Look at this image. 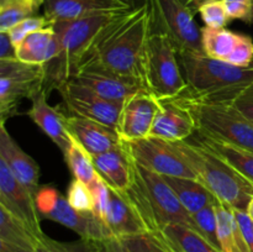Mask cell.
Wrapping results in <instances>:
<instances>
[{
    "mask_svg": "<svg viewBox=\"0 0 253 252\" xmlns=\"http://www.w3.org/2000/svg\"><path fill=\"white\" fill-rule=\"evenodd\" d=\"M132 10L127 0H44V16L51 21H69L89 15Z\"/></svg>",
    "mask_w": 253,
    "mask_h": 252,
    "instance_id": "cell-18",
    "label": "cell"
},
{
    "mask_svg": "<svg viewBox=\"0 0 253 252\" xmlns=\"http://www.w3.org/2000/svg\"><path fill=\"white\" fill-rule=\"evenodd\" d=\"M148 6L152 32L166 35L178 54L203 52L202 29L194 20L195 12L183 0H148Z\"/></svg>",
    "mask_w": 253,
    "mask_h": 252,
    "instance_id": "cell-8",
    "label": "cell"
},
{
    "mask_svg": "<svg viewBox=\"0 0 253 252\" xmlns=\"http://www.w3.org/2000/svg\"><path fill=\"white\" fill-rule=\"evenodd\" d=\"M250 68H253V59H252V62H251V64H250Z\"/></svg>",
    "mask_w": 253,
    "mask_h": 252,
    "instance_id": "cell-50",
    "label": "cell"
},
{
    "mask_svg": "<svg viewBox=\"0 0 253 252\" xmlns=\"http://www.w3.org/2000/svg\"><path fill=\"white\" fill-rule=\"evenodd\" d=\"M131 157L146 169L163 177H182L197 179L194 170L175 152L167 141L146 137L136 141H121Z\"/></svg>",
    "mask_w": 253,
    "mask_h": 252,
    "instance_id": "cell-11",
    "label": "cell"
},
{
    "mask_svg": "<svg viewBox=\"0 0 253 252\" xmlns=\"http://www.w3.org/2000/svg\"><path fill=\"white\" fill-rule=\"evenodd\" d=\"M128 2H130L131 7L132 9H138V7L143 6V5H146L148 2V0H127Z\"/></svg>",
    "mask_w": 253,
    "mask_h": 252,
    "instance_id": "cell-48",
    "label": "cell"
},
{
    "mask_svg": "<svg viewBox=\"0 0 253 252\" xmlns=\"http://www.w3.org/2000/svg\"><path fill=\"white\" fill-rule=\"evenodd\" d=\"M63 103L72 115L90 119L98 123L116 127L123 104L104 99L79 84L68 83L58 89Z\"/></svg>",
    "mask_w": 253,
    "mask_h": 252,
    "instance_id": "cell-13",
    "label": "cell"
},
{
    "mask_svg": "<svg viewBox=\"0 0 253 252\" xmlns=\"http://www.w3.org/2000/svg\"><path fill=\"white\" fill-rule=\"evenodd\" d=\"M120 240H123L132 252H169L158 234H142Z\"/></svg>",
    "mask_w": 253,
    "mask_h": 252,
    "instance_id": "cell-37",
    "label": "cell"
},
{
    "mask_svg": "<svg viewBox=\"0 0 253 252\" xmlns=\"http://www.w3.org/2000/svg\"><path fill=\"white\" fill-rule=\"evenodd\" d=\"M161 104V100L147 89L128 96L123 103L115 127L121 141L148 137Z\"/></svg>",
    "mask_w": 253,
    "mask_h": 252,
    "instance_id": "cell-12",
    "label": "cell"
},
{
    "mask_svg": "<svg viewBox=\"0 0 253 252\" xmlns=\"http://www.w3.org/2000/svg\"><path fill=\"white\" fill-rule=\"evenodd\" d=\"M43 64H32L20 59H0V123L17 114L20 103L43 89Z\"/></svg>",
    "mask_w": 253,
    "mask_h": 252,
    "instance_id": "cell-9",
    "label": "cell"
},
{
    "mask_svg": "<svg viewBox=\"0 0 253 252\" xmlns=\"http://www.w3.org/2000/svg\"><path fill=\"white\" fill-rule=\"evenodd\" d=\"M216 205L217 203L208 205V207H205L200 211L195 212L193 215V219H194L195 224H197L200 235L204 236L205 240L210 245H212L215 249L221 252V245H220L219 235H217Z\"/></svg>",
    "mask_w": 253,
    "mask_h": 252,
    "instance_id": "cell-32",
    "label": "cell"
},
{
    "mask_svg": "<svg viewBox=\"0 0 253 252\" xmlns=\"http://www.w3.org/2000/svg\"><path fill=\"white\" fill-rule=\"evenodd\" d=\"M0 252H35V250L25 249V247L15 246V245L7 244V242L0 241Z\"/></svg>",
    "mask_w": 253,
    "mask_h": 252,
    "instance_id": "cell-45",
    "label": "cell"
},
{
    "mask_svg": "<svg viewBox=\"0 0 253 252\" xmlns=\"http://www.w3.org/2000/svg\"><path fill=\"white\" fill-rule=\"evenodd\" d=\"M67 200L78 211L89 212L94 210V197L90 187L82 180L76 179L69 184L67 189Z\"/></svg>",
    "mask_w": 253,
    "mask_h": 252,
    "instance_id": "cell-34",
    "label": "cell"
},
{
    "mask_svg": "<svg viewBox=\"0 0 253 252\" xmlns=\"http://www.w3.org/2000/svg\"><path fill=\"white\" fill-rule=\"evenodd\" d=\"M198 12L208 27L222 29L230 22L222 0H205L198 7Z\"/></svg>",
    "mask_w": 253,
    "mask_h": 252,
    "instance_id": "cell-35",
    "label": "cell"
},
{
    "mask_svg": "<svg viewBox=\"0 0 253 252\" xmlns=\"http://www.w3.org/2000/svg\"><path fill=\"white\" fill-rule=\"evenodd\" d=\"M89 187L94 197L93 212L106 225V215H108L109 202H110V188L100 177L96 178Z\"/></svg>",
    "mask_w": 253,
    "mask_h": 252,
    "instance_id": "cell-38",
    "label": "cell"
},
{
    "mask_svg": "<svg viewBox=\"0 0 253 252\" xmlns=\"http://www.w3.org/2000/svg\"><path fill=\"white\" fill-rule=\"evenodd\" d=\"M240 36L241 32H234L226 27L212 29L204 26L202 29L203 52L210 58L227 62L239 42Z\"/></svg>",
    "mask_w": 253,
    "mask_h": 252,
    "instance_id": "cell-26",
    "label": "cell"
},
{
    "mask_svg": "<svg viewBox=\"0 0 253 252\" xmlns=\"http://www.w3.org/2000/svg\"><path fill=\"white\" fill-rule=\"evenodd\" d=\"M125 12L127 11L100 12L82 19L54 22L56 54L43 64L46 71L43 90L48 94L68 83L104 31Z\"/></svg>",
    "mask_w": 253,
    "mask_h": 252,
    "instance_id": "cell-2",
    "label": "cell"
},
{
    "mask_svg": "<svg viewBox=\"0 0 253 252\" xmlns=\"http://www.w3.org/2000/svg\"><path fill=\"white\" fill-rule=\"evenodd\" d=\"M216 216L221 252H234V211L226 205L217 203Z\"/></svg>",
    "mask_w": 253,
    "mask_h": 252,
    "instance_id": "cell-33",
    "label": "cell"
},
{
    "mask_svg": "<svg viewBox=\"0 0 253 252\" xmlns=\"http://www.w3.org/2000/svg\"><path fill=\"white\" fill-rule=\"evenodd\" d=\"M44 0H0V31H9L27 17L36 16Z\"/></svg>",
    "mask_w": 253,
    "mask_h": 252,
    "instance_id": "cell-30",
    "label": "cell"
},
{
    "mask_svg": "<svg viewBox=\"0 0 253 252\" xmlns=\"http://www.w3.org/2000/svg\"><path fill=\"white\" fill-rule=\"evenodd\" d=\"M202 145L211 150L220 157L224 158L227 163L232 166L239 173H241L245 178L253 183V152L246 148L239 146L230 145L224 141L215 140V138L199 136L198 137Z\"/></svg>",
    "mask_w": 253,
    "mask_h": 252,
    "instance_id": "cell-25",
    "label": "cell"
},
{
    "mask_svg": "<svg viewBox=\"0 0 253 252\" xmlns=\"http://www.w3.org/2000/svg\"><path fill=\"white\" fill-rule=\"evenodd\" d=\"M69 82L90 89L95 94L110 101L123 104L137 91L146 89L145 83L137 79L119 76L101 68H82Z\"/></svg>",
    "mask_w": 253,
    "mask_h": 252,
    "instance_id": "cell-15",
    "label": "cell"
},
{
    "mask_svg": "<svg viewBox=\"0 0 253 252\" xmlns=\"http://www.w3.org/2000/svg\"><path fill=\"white\" fill-rule=\"evenodd\" d=\"M35 200L41 217L68 227L77 232L81 239L106 241L113 237L108 226L93 211L83 212L76 210L69 204L67 197L54 188L42 187Z\"/></svg>",
    "mask_w": 253,
    "mask_h": 252,
    "instance_id": "cell-10",
    "label": "cell"
},
{
    "mask_svg": "<svg viewBox=\"0 0 253 252\" xmlns=\"http://www.w3.org/2000/svg\"><path fill=\"white\" fill-rule=\"evenodd\" d=\"M54 22L51 21L49 19H47L46 16H32L27 17V19L22 20L19 24H16L15 26H12L9 31H6L9 34L10 39H11L12 43L15 44V47H17L20 44V42L25 39L26 36H29L30 34L35 31H39V30L46 29V27L53 26Z\"/></svg>",
    "mask_w": 253,
    "mask_h": 252,
    "instance_id": "cell-36",
    "label": "cell"
},
{
    "mask_svg": "<svg viewBox=\"0 0 253 252\" xmlns=\"http://www.w3.org/2000/svg\"><path fill=\"white\" fill-rule=\"evenodd\" d=\"M151 34L152 20L147 2L138 9L125 12L111 24L78 72L88 67L101 68L145 83L146 52Z\"/></svg>",
    "mask_w": 253,
    "mask_h": 252,
    "instance_id": "cell-1",
    "label": "cell"
},
{
    "mask_svg": "<svg viewBox=\"0 0 253 252\" xmlns=\"http://www.w3.org/2000/svg\"><path fill=\"white\" fill-rule=\"evenodd\" d=\"M16 47L6 31H0V59H15Z\"/></svg>",
    "mask_w": 253,
    "mask_h": 252,
    "instance_id": "cell-43",
    "label": "cell"
},
{
    "mask_svg": "<svg viewBox=\"0 0 253 252\" xmlns=\"http://www.w3.org/2000/svg\"><path fill=\"white\" fill-rule=\"evenodd\" d=\"M232 105L253 123V83L235 99Z\"/></svg>",
    "mask_w": 253,
    "mask_h": 252,
    "instance_id": "cell-41",
    "label": "cell"
},
{
    "mask_svg": "<svg viewBox=\"0 0 253 252\" xmlns=\"http://www.w3.org/2000/svg\"><path fill=\"white\" fill-rule=\"evenodd\" d=\"M157 234L160 235L161 237H162V239H163V241H165V244H166V246H167V247H168V250H169V252H182V251H180L179 249H178V247H175L174 245H173L172 242L169 241V240H167V239H166V237L163 236V235L161 234V232H157Z\"/></svg>",
    "mask_w": 253,
    "mask_h": 252,
    "instance_id": "cell-47",
    "label": "cell"
},
{
    "mask_svg": "<svg viewBox=\"0 0 253 252\" xmlns=\"http://www.w3.org/2000/svg\"><path fill=\"white\" fill-rule=\"evenodd\" d=\"M232 211H234L235 217H236L242 231H244L245 237H246L247 242L250 245V250H251V252H253V221L250 219L249 214L244 211V210L232 209Z\"/></svg>",
    "mask_w": 253,
    "mask_h": 252,
    "instance_id": "cell-42",
    "label": "cell"
},
{
    "mask_svg": "<svg viewBox=\"0 0 253 252\" xmlns=\"http://www.w3.org/2000/svg\"><path fill=\"white\" fill-rule=\"evenodd\" d=\"M63 157L72 175L76 179H79L85 184L90 185L99 177L95 167H94L91 155L73 136H72L68 148L63 153Z\"/></svg>",
    "mask_w": 253,
    "mask_h": 252,
    "instance_id": "cell-29",
    "label": "cell"
},
{
    "mask_svg": "<svg viewBox=\"0 0 253 252\" xmlns=\"http://www.w3.org/2000/svg\"><path fill=\"white\" fill-rule=\"evenodd\" d=\"M48 94L42 89L31 99V109L27 115L31 120L56 143L57 147L64 153L71 143L72 133L67 127V116L53 108L47 101Z\"/></svg>",
    "mask_w": 253,
    "mask_h": 252,
    "instance_id": "cell-20",
    "label": "cell"
},
{
    "mask_svg": "<svg viewBox=\"0 0 253 252\" xmlns=\"http://www.w3.org/2000/svg\"><path fill=\"white\" fill-rule=\"evenodd\" d=\"M0 207L24 222L37 237L44 236L35 197L14 177L2 161H0Z\"/></svg>",
    "mask_w": 253,
    "mask_h": 252,
    "instance_id": "cell-14",
    "label": "cell"
},
{
    "mask_svg": "<svg viewBox=\"0 0 253 252\" xmlns=\"http://www.w3.org/2000/svg\"><path fill=\"white\" fill-rule=\"evenodd\" d=\"M182 252H220L195 230L182 224L167 225L160 231Z\"/></svg>",
    "mask_w": 253,
    "mask_h": 252,
    "instance_id": "cell-28",
    "label": "cell"
},
{
    "mask_svg": "<svg viewBox=\"0 0 253 252\" xmlns=\"http://www.w3.org/2000/svg\"><path fill=\"white\" fill-rule=\"evenodd\" d=\"M104 244H105V252H132L123 240L116 237L106 240Z\"/></svg>",
    "mask_w": 253,
    "mask_h": 252,
    "instance_id": "cell-44",
    "label": "cell"
},
{
    "mask_svg": "<svg viewBox=\"0 0 253 252\" xmlns=\"http://www.w3.org/2000/svg\"><path fill=\"white\" fill-rule=\"evenodd\" d=\"M203 1H205V0H183V2L187 4L194 12L198 11V7H199V5L202 4Z\"/></svg>",
    "mask_w": 253,
    "mask_h": 252,
    "instance_id": "cell-46",
    "label": "cell"
},
{
    "mask_svg": "<svg viewBox=\"0 0 253 252\" xmlns=\"http://www.w3.org/2000/svg\"><path fill=\"white\" fill-rule=\"evenodd\" d=\"M105 241L79 239L72 242H61L47 235L37 242L35 252H105Z\"/></svg>",
    "mask_w": 253,
    "mask_h": 252,
    "instance_id": "cell-31",
    "label": "cell"
},
{
    "mask_svg": "<svg viewBox=\"0 0 253 252\" xmlns=\"http://www.w3.org/2000/svg\"><path fill=\"white\" fill-rule=\"evenodd\" d=\"M56 54L53 26L39 30L25 37L16 47L17 59L26 63L46 64Z\"/></svg>",
    "mask_w": 253,
    "mask_h": 252,
    "instance_id": "cell-23",
    "label": "cell"
},
{
    "mask_svg": "<svg viewBox=\"0 0 253 252\" xmlns=\"http://www.w3.org/2000/svg\"><path fill=\"white\" fill-rule=\"evenodd\" d=\"M67 127L72 136L91 156L108 152L121 143V138L115 127L90 119L76 115L67 116Z\"/></svg>",
    "mask_w": 253,
    "mask_h": 252,
    "instance_id": "cell-19",
    "label": "cell"
},
{
    "mask_svg": "<svg viewBox=\"0 0 253 252\" xmlns=\"http://www.w3.org/2000/svg\"><path fill=\"white\" fill-rule=\"evenodd\" d=\"M99 177L114 190L126 192L131 184L130 156L123 142L101 155L91 156Z\"/></svg>",
    "mask_w": 253,
    "mask_h": 252,
    "instance_id": "cell-22",
    "label": "cell"
},
{
    "mask_svg": "<svg viewBox=\"0 0 253 252\" xmlns=\"http://www.w3.org/2000/svg\"><path fill=\"white\" fill-rule=\"evenodd\" d=\"M40 237H37L26 225L7 211L4 207H0V241L35 250Z\"/></svg>",
    "mask_w": 253,
    "mask_h": 252,
    "instance_id": "cell-27",
    "label": "cell"
},
{
    "mask_svg": "<svg viewBox=\"0 0 253 252\" xmlns=\"http://www.w3.org/2000/svg\"><path fill=\"white\" fill-rule=\"evenodd\" d=\"M130 166L131 184L123 193L140 216L147 234H157L170 224L185 225L199 232L193 215L183 207L163 175L143 168L131 156Z\"/></svg>",
    "mask_w": 253,
    "mask_h": 252,
    "instance_id": "cell-3",
    "label": "cell"
},
{
    "mask_svg": "<svg viewBox=\"0 0 253 252\" xmlns=\"http://www.w3.org/2000/svg\"><path fill=\"white\" fill-rule=\"evenodd\" d=\"M178 51L166 35L152 32L145 61V85L158 100H174L188 90Z\"/></svg>",
    "mask_w": 253,
    "mask_h": 252,
    "instance_id": "cell-7",
    "label": "cell"
},
{
    "mask_svg": "<svg viewBox=\"0 0 253 252\" xmlns=\"http://www.w3.org/2000/svg\"><path fill=\"white\" fill-rule=\"evenodd\" d=\"M253 59V40L249 35L241 34L234 52L227 59V63L247 68Z\"/></svg>",
    "mask_w": 253,
    "mask_h": 252,
    "instance_id": "cell-39",
    "label": "cell"
},
{
    "mask_svg": "<svg viewBox=\"0 0 253 252\" xmlns=\"http://www.w3.org/2000/svg\"><path fill=\"white\" fill-rule=\"evenodd\" d=\"M106 226L110 230L113 237L116 239H126L147 234L145 225L142 224L127 197L123 192H118L111 188Z\"/></svg>",
    "mask_w": 253,
    "mask_h": 252,
    "instance_id": "cell-21",
    "label": "cell"
},
{
    "mask_svg": "<svg viewBox=\"0 0 253 252\" xmlns=\"http://www.w3.org/2000/svg\"><path fill=\"white\" fill-rule=\"evenodd\" d=\"M183 207L192 215L210 204L219 203L215 195L198 179L182 177H165Z\"/></svg>",
    "mask_w": 253,
    "mask_h": 252,
    "instance_id": "cell-24",
    "label": "cell"
},
{
    "mask_svg": "<svg viewBox=\"0 0 253 252\" xmlns=\"http://www.w3.org/2000/svg\"><path fill=\"white\" fill-rule=\"evenodd\" d=\"M0 161L6 165L14 177L36 197L40 187L41 170L36 161L27 155L11 137L4 123H0Z\"/></svg>",
    "mask_w": 253,
    "mask_h": 252,
    "instance_id": "cell-16",
    "label": "cell"
},
{
    "mask_svg": "<svg viewBox=\"0 0 253 252\" xmlns=\"http://www.w3.org/2000/svg\"><path fill=\"white\" fill-rule=\"evenodd\" d=\"M230 20L253 24V0H222Z\"/></svg>",
    "mask_w": 253,
    "mask_h": 252,
    "instance_id": "cell-40",
    "label": "cell"
},
{
    "mask_svg": "<svg viewBox=\"0 0 253 252\" xmlns=\"http://www.w3.org/2000/svg\"><path fill=\"white\" fill-rule=\"evenodd\" d=\"M175 152L194 170L202 182L222 205L246 211L253 198V183L230 163L197 140L169 142Z\"/></svg>",
    "mask_w": 253,
    "mask_h": 252,
    "instance_id": "cell-5",
    "label": "cell"
},
{
    "mask_svg": "<svg viewBox=\"0 0 253 252\" xmlns=\"http://www.w3.org/2000/svg\"><path fill=\"white\" fill-rule=\"evenodd\" d=\"M161 108L156 115L148 137H156L167 142L188 140L197 126L185 106L175 100L161 101Z\"/></svg>",
    "mask_w": 253,
    "mask_h": 252,
    "instance_id": "cell-17",
    "label": "cell"
},
{
    "mask_svg": "<svg viewBox=\"0 0 253 252\" xmlns=\"http://www.w3.org/2000/svg\"><path fill=\"white\" fill-rule=\"evenodd\" d=\"M189 110L199 136L224 141L253 152V123L232 104L200 103L177 98Z\"/></svg>",
    "mask_w": 253,
    "mask_h": 252,
    "instance_id": "cell-6",
    "label": "cell"
},
{
    "mask_svg": "<svg viewBox=\"0 0 253 252\" xmlns=\"http://www.w3.org/2000/svg\"><path fill=\"white\" fill-rule=\"evenodd\" d=\"M179 62L188 83V90L179 98L188 100L232 104L253 83V68L210 58L204 52H182Z\"/></svg>",
    "mask_w": 253,
    "mask_h": 252,
    "instance_id": "cell-4",
    "label": "cell"
},
{
    "mask_svg": "<svg viewBox=\"0 0 253 252\" xmlns=\"http://www.w3.org/2000/svg\"><path fill=\"white\" fill-rule=\"evenodd\" d=\"M246 212H247V214H249L250 219H251L252 221H253V198H252V199H251V202H250L249 207H247V210H246Z\"/></svg>",
    "mask_w": 253,
    "mask_h": 252,
    "instance_id": "cell-49",
    "label": "cell"
}]
</instances>
